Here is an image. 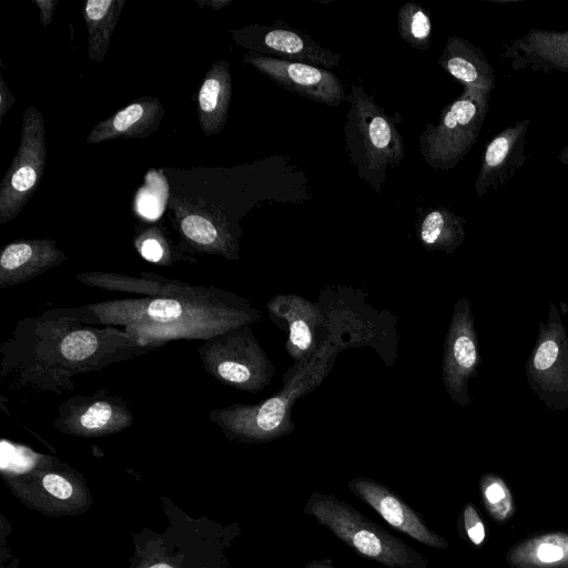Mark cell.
I'll list each match as a JSON object with an SVG mask.
<instances>
[{"label": "cell", "mask_w": 568, "mask_h": 568, "mask_svg": "<svg viewBox=\"0 0 568 568\" xmlns=\"http://www.w3.org/2000/svg\"><path fill=\"white\" fill-rule=\"evenodd\" d=\"M64 260L65 254L48 239L9 243L0 256V288L29 281Z\"/></svg>", "instance_id": "2e32d148"}, {"label": "cell", "mask_w": 568, "mask_h": 568, "mask_svg": "<svg viewBox=\"0 0 568 568\" xmlns=\"http://www.w3.org/2000/svg\"><path fill=\"white\" fill-rule=\"evenodd\" d=\"M490 93L464 89L420 133L419 151L434 170L450 171L476 143L489 111Z\"/></svg>", "instance_id": "5b68a950"}, {"label": "cell", "mask_w": 568, "mask_h": 568, "mask_svg": "<svg viewBox=\"0 0 568 568\" xmlns=\"http://www.w3.org/2000/svg\"><path fill=\"white\" fill-rule=\"evenodd\" d=\"M447 342L444 378L448 388L453 390L456 375L474 367L477 361V351L474 341L462 326L452 327Z\"/></svg>", "instance_id": "cb8c5ba5"}, {"label": "cell", "mask_w": 568, "mask_h": 568, "mask_svg": "<svg viewBox=\"0 0 568 568\" xmlns=\"http://www.w3.org/2000/svg\"><path fill=\"white\" fill-rule=\"evenodd\" d=\"M506 494L507 490H505L504 487L497 483L490 484L485 489V497L490 506H495L505 499Z\"/></svg>", "instance_id": "d6a6232c"}, {"label": "cell", "mask_w": 568, "mask_h": 568, "mask_svg": "<svg viewBox=\"0 0 568 568\" xmlns=\"http://www.w3.org/2000/svg\"><path fill=\"white\" fill-rule=\"evenodd\" d=\"M567 111H568V108H567Z\"/></svg>", "instance_id": "8d00e7d4"}, {"label": "cell", "mask_w": 568, "mask_h": 568, "mask_svg": "<svg viewBox=\"0 0 568 568\" xmlns=\"http://www.w3.org/2000/svg\"><path fill=\"white\" fill-rule=\"evenodd\" d=\"M100 347L98 335L87 329L68 333L59 345L63 359L71 364H79V367L82 363L94 359Z\"/></svg>", "instance_id": "d4e9b609"}, {"label": "cell", "mask_w": 568, "mask_h": 568, "mask_svg": "<svg viewBox=\"0 0 568 568\" xmlns=\"http://www.w3.org/2000/svg\"><path fill=\"white\" fill-rule=\"evenodd\" d=\"M130 415L124 407L100 399L84 406L79 414L72 417L69 433L81 436H97L118 432L126 427Z\"/></svg>", "instance_id": "7402d4cb"}, {"label": "cell", "mask_w": 568, "mask_h": 568, "mask_svg": "<svg viewBox=\"0 0 568 568\" xmlns=\"http://www.w3.org/2000/svg\"><path fill=\"white\" fill-rule=\"evenodd\" d=\"M558 160L561 164L568 166V143L559 151Z\"/></svg>", "instance_id": "d590c367"}, {"label": "cell", "mask_w": 568, "mask_h": 568, "mask_svg": "<svg viewBox=\"0 0 568 568\" xmlns=\"http://www.w3.org/2000/svg\"><path fill=\"white\" fill-rule=\"evenodd\" d=\"M303 510L362 557L388 568H432L417 550L333 495L313 493Z\"/></svg>", "instance_id": "277c9868"}, {"label": "cell", "mask_w": 568, "mask_h": 568, "mask_svg": "<svg viewBox=\"0 0 568 568\" xmlns=\"http://www.w3.org/2000/svg\"><path fill=\"white\" fill-rule=\"evenodd\" d=\"M339 351V344L327 336L312 356L294 362L283 376L280 392L258 404H234L211 412V418L232 440L267 443L291 434L295 428L294 404L322 384Z\"/></svg>", "instance_id": "7a4b0ae2"}, {"label": "cell", "mask_w": 568, "mask_h": 568, "mask_svg": "<svg viewBox=\"0 0 568 568\" xmlns=\"http://www.w3.org/2000/svg\"><path fill=\"white\" fill-rule=\"evenodd\" d=\"M151 172V171H150ZM151 174H153L151 172ZM158 176H153L152 179L146 176V182L149 183L148 187H141L140 193L138 194L136 205L141 214L148 217H156L161 215L164 203L161 202V196H159V191L166 186L161 187L160 190L154 187L156 184Z\"/></svg>", "instance_id": "484cf974"}, {"label": "cell", "mask_w": 568, "mask_h": 568, "mask_svg": "<svg viewBox=\"0 0 568 568\" xmlns=\"http://www.w3.org/2000/svg\"><path fill=\"white\" fill-rule=\"evenodd\" d=\"M347 486L393 528L425 546L447 547L445 539L429 529L422 517L387 486L366 477H355Z\"/></svg>", "instance_id": "7c38bea8"}, {"label": "cell", "mask_w": 568, "mask_h": 568, "mask_svg": "<svg viewBox=\"0 0 568 568\" xmlns=\"http://www.w3.org/2000/svg\"><path fill=\"white\" fill-rule=\"evenodd\" d=\"M196 3H199L200 6L206 4L215 10H220L229 6L231 3V0H197Z\"/></svg>", "instance_id": "e575fe53"}, {"label": "cell", "mask_w": 568, "mask_h": 568, "mask_svg": "<svg viewBox=\"0 0 568 568\" xmlns=\"http://www.w3.org/2000/svg\"><path fill=\"white\" fill-rule=\"evenodd\" d=\"M125 0H89L83 17L88 29V58L102 63Z\"/></svg>", "instance_id": "44dd1931"}, {"label": "cell", "mask_w": 568, "mask_h": 568, "mask_svg": "<svg viewBox=\"0 0 568 568\" xmlns=\"http://www.w3.org/2000/svg\"><path fill=\"white\" fill-rule=\"evenodd\" d=\"M33 3L39 8L41 24H51L58 0H34Z\"/></svg>", "instance_id": "f546056e"}, {"label": "cell", "mask_w": 568, "mask_h": 568, "mask_svg": "<svg viewBox=\"0 0 568 568\" xmlns=\"http://www.w3.org/2000/svg\"><path fill=\"white\" fill-rule=\"evenodd\" d=\"M240 43L253 52L325 69L337 67L341 54L322 47L293 28L252 26L237 32Z\"/></svg>", "instance_id": "30bf717a"}, {"label": "cell", "mask_w": 568, "mask_h": 568, "mask_svg": "<svg viewBox=\"0 0 568 568\" xmlns=\"http://www.w3.org/2000/svg\"><path fill=\"white\" fill-rule=\"evenodd\" d=\"M270 316L287 326L285 349L294 362L312 356L320 344L318 329L324 325V314L317 304L296 294L275 295L268 303ZM278 324V325H280Z\"/></svg>", "instance_id": "5bb4252c"}, {"label": "cell", "mask_w": 568, "mask_h": 568, "mask_svg": "<svg viewBox=\"0 0 568 568\" xmlns=\"http://www.w3.org/2000/svg\"><path fill=\"white\" fill-rule=\"evenodd\" d=\"M204 368L224 384L256 394L274 375V366L247 325L209 338L199 348Z\"/></svg>", "instance_id": "8992f818"}, {"label": "cell", "mask_w": 568, "mask_h": 568, "mask_svg": "<svg viewBox=\"0 0 568 568\" xmlns=\"http://www.w3.org/2000/svg\"><path fill=\"white\" fill-rule=\"evenodd\" d=\"M6 480L17 498L44 515H78L91 505L84 480L72 469H38Z\"/></svg>", "instance_id": "ba28073f"}, {"label": "cell", "mask_w": 568, "mask_h": 568, "mask_svg": "<svg viewBox=\"0 0 568 568\" xmlns=\"http://www.w3.org/2000/svg\"><path fill=\"white\" fill-rule=\"evenodd\" d=\"M558 346L554 341L544 342L534 358V365L539 371L549 368L557 359Z\"/></svg>", "instance_id": "f1b7e54d"}, {"label": "cell", "mask_w": 568, "mask_h": 568, "mask_svg": "<svg viewBox=\"0 0 568 568\" xmlns=\"http://www.w3.org/2000/svg\"><path fill=\"white\" fill-rule=\"evenodd\" d=\"M170 207L181 235L195 248L220 254L226 258L239 257V245L224 222L212 214L193 209L180 199H170Z\"/></svg>", "instance_id": "9a60e30c"}, {"label": "cell", "mask_w": 568, "mask_h": 568, "mask_svg": "<svg viewBox=\"0 0 568 568\" xmlns=\"http://www.w3.org/2000/svg\"><path fill=\"white\" fill-rule=\"evenodd\" d=\"M44 118L34 106L24 109L18 150L0 183V223L16 219L37 192L47 163Z\"/></svg>", "instance_id": "52a82bcc"}, {"label": "cell", "mask_w": 568, "mask_h": 568, "mask_svg": "<svg viewBox=\"0 0 568 568\" xmlns=\"http://www.w3.org/2000/svg\"><path fill=\"white\" fill-rule=\"evenodd\" d=\"M243 62L285 90L314 102L338 106L346 101L342 81L331 70L248 51Z\"/></svg>", "instance_id": "9c48e42d"}, {"label": "cell", "mask_w": 568, "mask_h": 568, "mask_svg": "<svg viewBox=\"0 0 568 568\" xmlns=\"http://www.w3.org/2000/svg\"><path fill=\"white\" fill-rule=\"evenodd\" d=\"M304 568H337L328 559H314L308 561Z\"/></svg>", "instance_id": "836d02e7"}, {"label": "cell", "mask_w": 568, "mask_h": 568, "mask_svg": "<svg viewBox=\"0 0 568 568\" xmlns=\"http://www.w3.org/2000/svg\"><path fill=\"white\" fill-rule=\"evenodd\" d=\"M148 231L146 234L138 240V247L145 260L156 263L163 258L165 247L163 241L154 234V230Z\"/></svg>", "instance_id": "4316f807"}, {"label": "cell", "mask_w": 568, "mask_h": 568, "mask_svg": "<svg viewBox=\"0 0 568 568\" xmlns=\"http://www.w3.org/2000/svg\"><path fill=\"white\" fill-rule=\"evenodd\" d=\"M344 134L351 163L357 175L381 193L387 171L405 156L404 140L394 116L377 104L359 84L351 85Z\"/></svg>", "instance_id": "3957f363"}, {"label": "cell", "mask_w": 568, "mask_h": 568, "mask_svg": "<svg viewBox=\"0 0 568 568\" xmlns=\"http://www.w3.org/2000/svg\"><path fill=\"white\" fill-rule=\"evenodd\" d=\"M231 98L230 64L219 60L207 70L197 93L199 122L205 135H215L224 129Z\"/></svg>", "instance_id": "d6986e66"}, {"label": "cell", "mask_w": 568, "mask_h": 568, "mask_svg": "<svg viewBox=\"0 0 568 568\" xmlns=\"http://www.w3.org/2000/svg\"><path fill=\"white\" fill-rule=\"evenodd\" d=\"M501 57L515 71L568 73V31L531 28L504 43Z\"/></svg>", "instance_id": "4fadbf2b"}, {"label": "cell", "mask_w": 568, "mask_h": 568, "mask_svg": "<svg viewBox=\"0 0 568 568\" xmlns=\"http://www.w3.org/2000/svg\"><path fill=\"white\" fill-rule=\"evenodd\" d=\"M464 523L469 539L475 545H480L485 539V528L477 511L475 510L471 504H468L465 507Z\"/></svg>", "instance_id": "83f0119b"}, {"label": "cell", "mask_w": 568, "mask_h": 568, "mask_svg": "<svg viewBox=\"0 0 568 568\" xmlns=\"http://www.w3.org/2000/svg\"><path fill=\"white\" fill-rule=\"evenodd\" d=\"M538 558L545 562L560 560L564 557L562 549L552 544H544L537 550Z\"/></svg>", "instance_id": "1f68e13d"}, {"label": "cell", "mask_w": 568, "mask_h": 568, "mask_svg": "<svg viewBox=\"0 0 568 568\" xmlns=\"http://www.w3.org/2000/svg\"><path fill=\"white\" fill-rule=\"evenodd\" d=\"M398 32L410 47L427 51L432 43V20L428 12L418 3L406 2L398 9Z\"/></svg>", "instance_id": "603a6c76"}, {"label": "cell", "mask_w": 568, "mask_h": 568, "mask_svg": "<svg viewBox=\"0 0 568 568\" xmlns=\"http://www.w3.org/2000/svg\"><path fill=\"white\" fill-rule=\"evenodd\" d=\"M14 102V95L12 94L3 78L0 77V123Z\"/></svg>", "instance_id": "4dcf8cb0"}, {"label": "cell", "mask_w": 568, "mask_h": 568, "mask_svg": "<svg viewBox=\"0 0 568 568\" xmlns=\"http://www.w3.org/2000/svg\"><path fill=\"white\" fill-rule=\"evenodd\" d=\"M529 123V119L516 121L486 144L475 181L477 197L505 186L526 163Z\"/></svg>", "instance_id": "8fae6325"}, {"label": "cell", "mask_w": 568, "mask_h": 568, "mask_svg": "<svg viewBox=\"0 0 568 568\" xmlns=\"http://www.w3.org/2000/svg\"><path fill=\"white\" fill-rule=\"evenodd\" d=\"M465 220L444 206L425 210L417 223L416 231L420 244L427 251L444 250L452 252L463 241Z\"/></svg>", "instance_id": "ffe728a7"}, {"label": "cell", "mask_w": 568, "mask_h": 568, "mask_svg": "<svg viewBox=\"0 0 568 568\" xmlns=\"http://www.w3.org/2000/svg\"><path fill=\"white\" fill-rule=\"evenodd\" d=\"M163 115L164 108L160 100L152 97L140 98L98 122L88 133L87 143L146 138L159 129Z\"/></svg>", "instance_id": "e0dca14e"}, {"label": "cell", "mask_w": 568, "mask_h": 568, "mask_svg": "<svg viewBox=\"0 0 568 568\" xmlns=\"http://www.w3.org/2000/svg\"><path fill=\"white\" fill-rule=\"evenodd\" d=\"M438 64L464 89L491 94L496 88L495 70L484 51L465 38L448 37Z\"/></svg>", "instance_id": "ac0fdd59"}, {"label": "cell", "mask_w": 568, "mask_h": 568, "mask_svg": "<svg viewBox=\"0 0 568 568\" xmlns=\"http://www.w3.org/2000/svg\"><path fill=\"white\" fill-rule=\"evenodd\" d=\"M231 295L204 305L201 297H155L153 300L114 301L93 305L102 323L125 325L138 338L195 336L211 338L248 325L260 312L244 300L224 308L205 312ZM152 339V338H151ZM151 342V341H150Z\"/></svg>", "instance_id": "6da1fadb"}]
</instances>
